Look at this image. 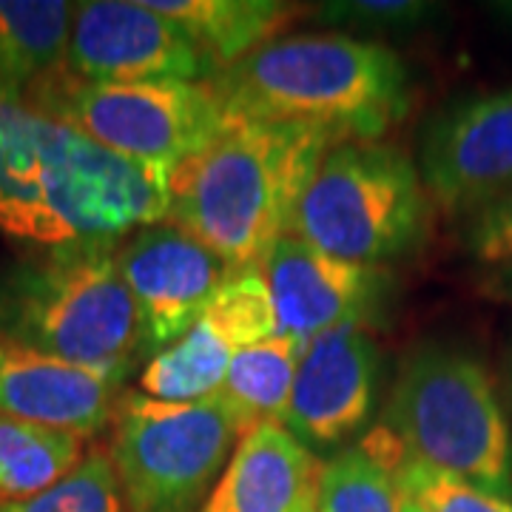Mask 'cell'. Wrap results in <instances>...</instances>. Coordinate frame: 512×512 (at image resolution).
Masks as SVG:
<instances>
[{
	"instance_id": "ba28073f",
	"label": "cell",
	"mask_w": 512,
	"mask_h": 512,
	"mask_svg": "<svg viewBox=\"0 0 512 512\" xmlns=\"http://www.w3.org/2000/svg\"><path fill=\"white\" fill-rule=\"evenodd\" d=\"M111 427L109 456L128 512H197L242 439L234 413L217 396L160 402L126 393Z\"/></svg>"
},
{
	"instance_id": "9a60e30c",
	"label": "cell",
	"mask_w": 512,
	"mask_h": 512,
	"mask_svg": "<svg viewBox=\"0 0 512 512\" xmlns=\"http://www.w3.org/2000/svg\"><path fill=\"white\" fill-rule=\"evenodd\" d=\"M322 464L282 424H262L234 447L197 512H299L316 504Z\"/></svg>"
},
{
	"instance_id": "484cf974",
	"label": "cell",
	"mask_w": 512,
	"mask_h": 512,
	"mask_svg": "<svg viewBox=\"0 0 512 512\" xmlns=\"http://www.w3.org/2000/svg\"><path fill=\"white\" fill-rule=\"evenodd\" d=\"M328 18L336 20H356L367 26H399V23H413L421 15H427L424 3H404V0H379V3H336L328 6Z\"/></svg>"
},
{
	"instance_id": "5bb4252c",
	"label": "cell",
	"mask_w": 512,
	"mask_h": 512,
	"mask_svg": "<svg viewBox=\"0 0 512 512\" xmlns=\"http://www.w3.org/2000/svg\"><path fill=\"white\" fill-rule=\"evenodd\" d=\"M123 376L77 367L0 336V416L94 439L114 419Z\"/></svg>"
},
{
	"instance_id": "4316f807",
	"label": "cell",
	"mask_w": 512,
	"mask_h": 512,
	"mask_svg": "<svg viewBox=\"0 0 512 512\" xmlns=\"http://www.w3.org/2000/svg\"><path fill=\"white\" fill-rule=\"evenodd\" d=\"M399 512H424V507H421L413 495H407L404 490H399Z\"/></svg>"
},
{
	"instance_id": "2e32d148",
	"label": "cell",
	"mask_w": 512,
	"mask_h": 512,
	"mask_svg": "<svg viewBox=\"0 0 512 512\" xmlns=\"http://www.w3.org/2000/svg\"><path fill=\"white\" fill-rule=\"evenodd\" d=\"M154 12L174 20L220 74L274 43L296 18V6L279 0H146Z\"/></svg>"
},
{
	"instance_id": "44dd1931",
	"label": "cell",
	"mask_w": 512,
	"mask_h": 512,
	"mask_svg": "<svg viewBox=\"0 0 512 512\" xmlns=\"http://www.w3.org/2000/svg\"><path fill=\"white\" fill-rule=\"evenodd\" d=\"M365 447L382 464H387V470L396 478V487L413 495L424 512H512V498L484 493L458 478L421 464L413 456H407L402 444L384 427L365 441Z\"/></svg>"
},
{
	"instance_id": "5b68a950",
	"label": "cell",
	"mask_w": 512,
	"mask_h": 512,
	"mask_svg": "<svg viewBox=\"0 0 512 512\" xmlns=\"http://www.w3.org/2000/svg\"><path fill=\"white\" fill-rule=\"evenodd\" d=\"M384 430L421 464L512 498L510 424L476 356L436 342L413 350L390 390Z\"/></svg>"
},
{
	"instance_id": "30bf717a",
	"label": "cell",
	"mask_w": 512,
	"mask_h": 512,
	"mask_svg": "<svg viewBox=\"0 0 512 512\" xmlns=\"http://www.w3.org/2000/svg\"><path fill=\"white\" fill-rule=\"evenodd\" d=\"M66 69L94 83H208L217 77L191 37L146 0L77 3Z\"/></svg>"
},
{
	"instance_id": "e0dca14e",
	"label": "cell",
	"mask_w": 512,
	"mask_h": 512,
	"mask_svg": "<svg viewBox=\"0 0 512 512\" xmlns=\"http://www.w3.org/2000/svg\"><path fill=\"white\" fill-rule=\"evenodd\" d=\"M72 20L63 0H0V83L26 92L63 69Z\"/></svg>"
},
{
	"instance_id": "3957f363",
	"label": "cell",
	"mask_w": 512,
	"mask_h": 512,
	"mask_svg": "<svg viewBox=\"0 0 512 512\" xmlns=\"http://www.w3.org/2000/svg\"><path fill=\"white\" fill-rule=\"evenodd\" d=\"M234 123L308 120L348 143H373L413 106L402 57L348 35L276 37L211 80Z\"/></svg>"
},
{
	"instance_id": "ffe728a7",
	"label": "cell",
	"mask_w": 512,
	"mask_h": 512,
	"mask_svg": "<svg viewBox=\"0 0 512 512\" xmlns=\"http://www.w3.org/2000/svg\"><path fill=\"white\" fill-rule=\"evenodd\" d=\"M237 350L225 336L200 319L174 345L148 359L140 373V387L160 402H202L220 393Z\"/></svg>"
},
{
	"instance_id": "7c38bea8",
	"label": "cell",
	"mask_w": 512,
	"mask_h": 512,
	"mask_svg": "<svg viewBox=\"0 0 512 512\" xmlns=\"http://www.w3.org/2000/svg\"><path fill=\"white\" fill-rule=\"evenodd\" d=\"M379 387V348L350 325L311 339L299 359L282 427L308 450H336L370 419Z\"/></svg>"
},
{
	"instance_id": "277c9868",
	"label": "cell",
	"mask_w": 512,
	"mask_h": 512,
	"mask_svg": "<svg viewBox=\"0 0 512 512\" xmlns=\"http://www.w3.org/2000/svg\"><path fill=\"white\" fill-rule=\"evenodd\" d=\"M117 242L43 248L0 271V336L126 379L140 359V319L117 271Z\"/></svg>"
},
{
	"instance_id": "d4e9b609",
	"label": "cell",
	"mask_w": 512,
	"mask_h": 512,
	"mask_svg": "<svg viewBox=\"0 0 512 512\" xmlns=\"http://www.w3.org/2000/svg\"><path fill=\"white\" fill-rule=\"evenodd\" d=\"M470 248L484 262L512 265V191L478 214L470 231Z\"/></svg>"
},
{
	"instance_id": "9c48e42d",
	"label": "cell",
	"mask_w": 512,
	"mask_h": 512,
	"mask_svg": "<svg viewBox=\"0 0 512 512\" xmlns=\"http://www.w3.org/2000/svg\"><path fill=\"white\" fill-rule=\"evenodd\" d=\"M117 271L140 319V356L183 339L237 268L200 239L160 222L117 242Z\"/></svg>"
},
{
	"instance_id": "cb8c5ba5",
	"label": "cell",
	"mask_w": 512,
	"mask_h": 512,
	"mask_svg": "<svg viewBox=\"0 0 512 512\" xmlns=\"http://www.w3.org/2000/svg\"><path fill=\"white\" fill-rule=\"evenodd\" d=\"M0 512H128V507L114 476L111 456L100 447H92L72 476L35 498L0 504Z\"/></svg>"
},
{
	"instance_id": "7402d4cb",
	"label": "cell",
	"mask_w": 512,
	"mask_h": 512,
	"mask_svg": "<svg viewBox=\"0 0 512 512\" xmlns=\"http://www.w3.org/2000/svg\"><path fill=\"white\" fill-rule=\"evenodd\" d=\"M316 512H399L396 478L362 447H345L322 464Z\"/></svg>"
},
{
	"instance_id": "6da1fadb",
	"label": "cell",
	"mask_w": 512,
	"mask_h": 512,
	"mask_svg": "<svg viewBox=\"0 0 512 512\" xmlns=\"http://www.w3.org/2000/svg\"><path fill=\"white\" fill-rule=\"evenodd\" d=\"M171 171L120 157L0 83V231L37 248L117 242L160 225Z\"/></svg>"
},
{
	"instance_id": "ac0fdd59",
	"label": "cell",
	"mask_w": 512,
	"mask_h": 512,
	"mask_svg": "<svg viewBox=\"0 0 512 512\" xmlns=\"http://www.w3.org/2000/svg\"><path fill=\"white\" fill-rule=\"evenodd\" d=\"M305 345L296 336L279 333L234 356L217 399L234 413L242 436L262 424H282Z\"/></svg>"
},
{
	"instance_id": "4fadbf2b",
	"label": "cell",
	"mask_w": 512,
	"mask_h": 512,
	"mask_svg": "<svg viewBox=\"0 0 512 512\" xmlns=\"http://www.w3.org/2000/svg\"><path fill=\"white\" fill-rule=\"evenodd\" d=\"M259 268L274 296L279 328L302 342L336 328H367L393 282L382 268L322 254L293 234L279 239Z\"/></svg>"
},
{
	"instance_id": "d6986e66",
	"label": "cell",
	"mask_w": 512,
	"mask_h": 512,
	"mask_svg": "<svg viewBox=\"0 0 512 512\" xmlns=\"http://www.w3.org/2000/svg\"><path fill=\"white\" fill-rule=\"evenodd\" d=\"M86 439L35 421L0 416V504L52 490L86 458Z\"/></svg>"
},
{
	"instance_id": "8fae6325",
	"label": "cell",
	"mask_w": 512,
	"mask_h": 512,
	"mask_svg": "<svg viewBox=\"0 0 512 512\" xmlns=\"http://www.w3.org/2000/svg\"><path fill=\"white\" fill-rule=\"evenodd\" d=\"M419 177L447 214L501 200L512 185V86L439 114L421 137Z\"/></svg>"
},
{
	"instance_id": "603a6c76",
	"label": "cell",
	"mask_w": 512,
	"mask_h": 512,
	"mask_svg": "<svg viewBox=\"0 0 512 512\" xmlns=\"http://www.w3.org/2000/svg\"><path fill=\"white\" fill-rule=\"evenodd\" d=\"M202 319L225 336L231 348L245 350L259 342H268L282 333L274 296L262 268H239L222 285Z\"/></svg>"
},
{
	"instance_id": "f1b7e54d",
	"label": "cell",
	"mask_w": 512,
	"mask_h": 512,
	"mask_svg": "<svg viewBox=\"0 0 512 512\" xmlns=\"http://www.w3.org/2000/svg\"><path fill=\"white\" fill-rule=\"evenodd\" d=\"M299 512H316V504H308V507H302Z\"/></svg>"
},
{
	"instance_id": "8992f818",
	"label": "cell",
	"mask_w": 512,
	"mask_h": 512,
	"mask_svg": "<svg viewBox=\"0 0 512 512\" xmlns=\"http://www.w3.org/2000/svg\"><path fill=\"white\" fill-rule=\"evenodd\" d=\"M430 197L413 160L390 143H339L293 211L291 234L322 254L382 268L427 234Z\"/></svg>"
},
{
	"instance_id": "7a4b0ae2",
	"label": "cell",
	"mask_w": 512,
	"mask_h": 512,
	"mask_svg": "<svg viewBox=\"0 0 512 512\" xmlns=\"http://www.w3.org/2000/svg\"><path fill=\"white\" fill-rule=\"evenodd\" d=\"M339 143L348 140L308 120L237 123L171 171L165 222L231 268H256L291 234L296 205Z\"/></svg>"
},
{
	"instance_id": "52a82bcc",
	"label": "cell",
	"mask_w": 512,
	"mask_h": 512,
	"mask_svg": "<svg viewBox=\"0 0 512 512\" xmlns=\"http://www.w3.org/2000/svg\"><path fill=\"white\" fill-rule=\"evenodd\" d=\"M23 97L97 146L148 165L177 168L237 123L208 83H94L66 66Z\"/></svg>"
},
{
	"instance_id": "83f0119b",
	"label": "cell",
	"mask_w": 512,
	"mask_h": 512,
	"mask_svg": "<svg viewBox=\"0 0 512 512\" xmlns=\"http://www.w3.org/2000/svg\"><path fill=\"white\" fill-rule=\"evenodd\" d=\"M495 285L501 288V293H504V296H510L512 299V265H507V268H504V274L495 279Z\"/></svg>"
}]
</instances>
